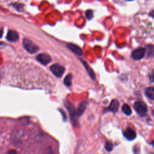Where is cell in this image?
I'll return each instance as SVG.
<instances>
[{"label": "cell", "instance_id": "cell-8", "mask_svg": "<svg viewBox=\"0 0 154 154\" xmlns=\"http://www.w3.org/2000/svg\"><path fill=\"white\" fill-rule=\"evenodd\" d=\"M124 135L125 137L128 140H133L136 137V133L131 128H127L125 131Z\"/></svg>", "mask_w": 154, "mask_h": 154}, {"label": "cell", "instance_id": "cell-1", "mask_svg": "<svg viewBox=\"0 0 154 154\" xmlns=\"http://www.w3.org/2000/svg\"><path fill=\"white\" fill-rule=\"evenodd\" d=\"M134 108L137 114L142 117L145 116L148 111L146 104L142 101H137L135 102Z\"/></svg>", "mask_w": 154, "mask_h": 154}, {"label": "cell", "instance_id": "cell-17", "mask_svg": "<svg viewBox=\"0 0 154 154\" xmlns=\"http://www.w3.org/2000/svg\"><path fill=\"white\" fill-rule=\"evenodd\" d=\"M113 144L110 142H107L105 144V149H106L108 152H111L113 150Z\"/></svg>", "mask_w": 154, "mask_h": 154}, {"label": "cell", "instance_id": "cell-11", "mask_svg": "<svg viewBox=\"0 0 154 154\" xmlns=\"http://www.w3.org/2000/svg\"><path fill=\"white\" fill-rule=\"evenodd\" d=\"M87 105V102L86 101H83V102H82L81 103L80 105H79L77 111L76 112L77 116L79 117V116H81L83 114V113L84 112V111H85V110L86 108Z\"/></svg>", "mask_w": 154, "mask_h": 154}, {"label": "cell", "instance_id": "cell-7", "mask_svg": "<svg viewBox=\"0 0 154 154\" xmlns=\"http://www.w3.org/2000/svg\"><path fill=\"white\" fill-rule=\"evenodd\" d=\"M6 38L10 42H16L19 39V35L17 31L10 30L8 31Z\"/></svg>", "mask_w": 154, "mask_h": 154}, {"label": "cell", "instance_id": "cell-19", "mask_svg": "<svg viewBox=\"0 0 154 154\" xmlns=\"http://www.w3.org/2000/svg\"><path fill=\"white\" fill-rule=\"evenodd\" d=\"M3 31L1 30H0V38H1L2 36H3Z\"/></svg>", "mask_w": 154, "mask_h": 154}, {"label": "cell", "instance_id": "cell-2", "mask_svg": "<svg viewBox=\"0 0 154 154\" xmlns=\"http://www.w3.org/2000/svg\"><path fill=\"white\" fill-rule=\"evenodd\" d=\"M23 45L24 48L31 54L36 53L39 50V48L37 45L28 39H24L23 40Z\"/></svg>", "mask_w": 154, "mask_h": 154}, {"label": "cell", "instance_id": "cell-10", "mask_svg": "<svg viewBox=\"0 0 154 154\" xmlns=\"http://www.w3.org/2000/svg\"><path fill=\"white\" fill-rule=\"evenodd\" d=\"M119 107V103L117 100L114 99L113 100L110 104V106L108 107V110L110 111L116 113Z\"/></svg>", "mask_w": 154, "mask_h": 154}, {"label": "cell", "instance_id": "cell-15", "mask_svg": "<svg viewBox=\"0 0 154 154\" xmlns=\"http://www.w3.org/2000/svg\"><path fill=\"white\" fill-rule=\"evenodd\" d=\"M72 75L71 74H68L64 79V84H65L68 87L70 86L71 84H72Z\"/></svg>", "mask_w": 154, "mask_h": 154}, {"label": "cell", "instance_id": "cell-4", "mask_svg": "<svg viewBox=\"0 0 154 154\" xmlns=\"http://www.w3.org/2000/svg\"><path fill=\"white\" fill-rule=\"evenodd\" d=\"M65 105H66V107L67 108V109L69 111L70 120L72 122V123L74 124L75 122H77V118L75 109L74 107L73 106V105H72V104L68 101L66 102Z\"/></svg>", "mask_w": 154, "mask_h": 154}, {"label": "cell", "instance_id": "cell-18", "mask_svg": "<svg viewBox=\"0 0 154 154\" xmlns=\"http://www.w3.org/2000/svg\"><path fill=\"white\" fill-rule=\"evenodd\" d=\"M8 154H17V152H16L15 151L12 150V151H10L9 152H8Z\"/></svg>", "mask_w": 154, "mask_h": 154}, {"label": "cell", "instance_id": "cell-6", "mask_svg": "<svg viewBox=\"0 0 154 154\" xmlns=\"http://www.w3.org/2000/svg\"><path fill=\"white\" fill-rule=\"evenodd\" d=\"M145 55V50L143 48H137L132 53L133 58L135 60H140L144 57Z\"/></svg>", "mask_w": 154, "mask_h": 154}, {"label": "cell", "instance_id": "cell-3", "mask_svg": "<svg viewBox=\"0 0 154 154\" xmlns=\"http://www.w3.org/2000/svg\"><path fill=\"white\" fill-rule=\"evenodd\" d=\"M50 70L57 77L60 78L63 75L65 69L59 64H54L50 67Z\"/></svg>", "mask_w": 154, "mask_h": 154}, {"label": "cell", "instance_id": "cell-13", "mask_svg": "<svg viewBox=\"0 0 154 154\" xmlns=\"http://www.w3.org/2000/svg\"><path fill=\"white\" fill-rule=\"evenodd\" d=\"M146 95L151 100H153L154 99V88L153 87H148L146 88L145 92Z\"/></svg>", "mask_w": 154, "mask_h": 154}, {"label": "cell", "instance_id": "cell-12", "mask_svg": "<svg viewBox=\"0 0 154 154\" xmlns=\"http://www.w3.org/2000/svg\"><path fill=\"white\" fill-rule=\"evenodd\" d=\"M81 62H83V65L85 67V69H86L87 72H88V75H90V77L93 79H95V73L93 72V70L91 69V68L89 66L88 64L87 63V62H86L84 60H81Z\"/></svg>", "mask_w": 154, "mask_h": 154}, {"label": "cell", "instance_id": "cell-9", "mask_svg": "<svg viewBox=\"0 0 154 154\" xmlns=\"http://www.w3.org/2000/svg\"><path fill=\"white\" fill-rule=\"evenodd\" d=\"M67 47L71 51H72L73 52H74L75 54H77L78 55H82L83 51H82L81 49V48L78 46L73 44H68Z\"/></svg>", "mask_w": 154, "mask_h": 154}, {"label": "cell", "instance_id": "cell-16", "mask_svg": "<svg viewBox=\"0 0 154 154\" xmlns=\"http://www.w3.org/2000/svg\"><path fill=\"white\" fill-rule=\"evenodd\" d=\"M86 17L88 19H91L93 17V12L92 10H87L86 12Z\"/></svg>", "mask_w": 154, "mask_h": 154}, {"label": "cell", "instance_id": "cell-14", "mask_svg": "<svg viewBox=\"0 0 154 154\" xmlns=\"http://www.w3.org/2000/svg\"><path fill=\"white\" fill-rule=\"evenodd\" d=\"M122 111L124 112V114L127 116H130L132 114L131 109L128 104H124L122 106Z\"/></svg>", "mask_w": 154, "mask_h": 154}, {"label": "cell", "instance_id": "cell-5", "mask_svg": "<svg viewBox=\"0 0 154 154\" xmlns=\"http://www.w3.org/2000/svg\"><path fill=\"white\" fill-rule=\"evenodd\" d=\"M36 59L39 63L44 64V65H46V64L50 63L52 61V59L50 55L45 53L39 54L36 57Z\"/></svg>", "mask_w": 154, "mask_h": 154}]
</instances>
